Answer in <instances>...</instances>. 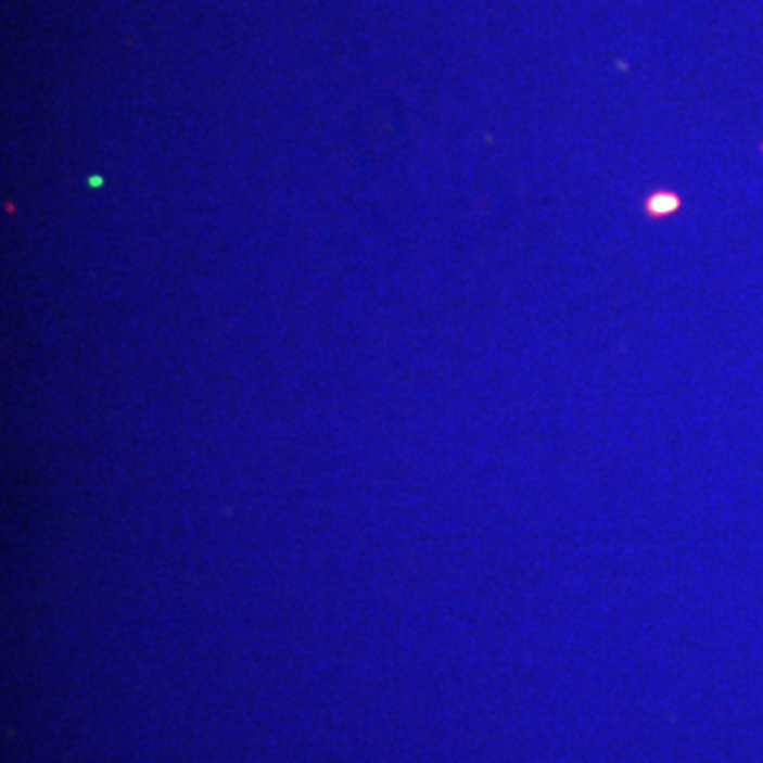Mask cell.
<instances>
[{
	"label": "cell",
	"instance_id": "obj_1",
	"mask_svg": "<svg viewBox=\"0 0 763 763\" xmlns=\"http://www.w3.org/2000/svg\"><path fill=\"white\" fill-rule=\"evenodd\" d=\"M678 204L681 202H678V198L674 193L662 191V193H656V195H651L647 200V213L651 217H666V215H671L678 208Z\"/></svg>",
	"mask_w": 763,
	"mask_h": 763
}]
</instances>
